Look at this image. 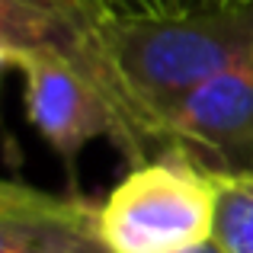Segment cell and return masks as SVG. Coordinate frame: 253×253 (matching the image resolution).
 Returning <instances> with one entry per match:
<instances>
[{
  "mask_svg": "<svg viewBox=\"0 0 253 253\" xmlns=\"http://www.w3.org/2000/svg\"><path fill=\"white\" fill-rule=\"evenodd\" d=\"M55 48L103 93L116 144L135 167L161 151L164 125L189 93L253 58V0L179 16H81Z\"/></svg>",
  "mask_w": 253,
  "mask_h": 253,
  "instance_id": "1",
  "label": "cell"
},
{
  "mask_svg": "<svg viewBox=\"0 0 253 253\" xmlns=\"http://www.w3.org/2000/svg\"><path fill=\"white\" fill-rule=\"evenodd\" d=\"M215 173L179 151H157L128 167L99 202L109 253H189L211 241Z\"/></svg>",
  "mask_w": 253,
  "mask_h": 253,
  "instance_id": "2",
  "label": "cell"
},
{
  "mask_svg": "<svg viewBox=\"0 0 253 253\" xmlns=\"http://www.w3.org/2000/svg\"><path fill=\"white\" fill-rule=\"evenodd\" d=\"M3 64L23 74L26 116L32 128L68 161V167L93 138L116 141V116L109 103L68 51L39 45L16 51Z\"/></svg>",
  "mask_w": 253,
  "mask_h": 253,
  "instance_id": "3",
  "label": "cell"
},
{
  "mask_svg": "<svg viewBox=\"0 0 253 253\" xmlns=\"http://www.w3.org/2000/svg\"><path fill=\"white\" fill-rule=\"evenodd\" d=\"M161 151H179L211 173L253 170V58L179 103L164 125Z\"/></svg>",
  "mask_w": 253,
  "mask_h": 253,
  "instance_id": "4",
  "label": "cell"
},
{
  "mask_svg": "<svg viewBox=\"0 0 253 253\" xmlns=\"http://www.w3.org/2000/svg\"><path fill=\"white\" fill-rule=\"evenodd\" d=\"M0 253H109L99 234V205L6 179L0 186Z\"/></svg>",
  "mask_w": 253,
  "mask_h": 253,
  "instance_id": "5",
  "label": "cell"
},
{
  "mask_svg": "<svg viewBox=\"0 0 253 253\" xmlns=\"http://www.w3.org/2000/svg\"><path fill=\"white\" fill-rule=\"evenodd\" d=\"M211 241L224 253H253V170L215 173Z\"/></svg>",
  "mask_w": 253,
  "mask_h": 253,
  "instance_id": "6",
  "label": "cell"
},
{
  "mask_svg": "<svg viewBox=\"0 0 253 253\" xmlns=\"http://www.w3.org/2000/svg\"><path fill=\"white\" fill-rule=\"evenodd\" d=\"M202 10L199 0H103V13L109 16H179Z\"/></svg>",
  "mask_w": 253,
  "mask_h": 253,
  "instance_id": "7",
  "label": "cell"
},
{
  "mask_svg": "<svg viewBox=\"0 0 253 253\" xmlns=\"http://www.w3.org/2000/svg\"><path fill=\"white\" fill-rule=\"evenodd\" d=\"M202 10H224V6H234V3H244V0H199Z\"/></svg>",
  "mask_w": 253,
  "mask_h": 253,
  "instance_id": "8",
  "label": "cell"
},
{
  "mask_svg": "<svg viewBox=\"0 0 253 253\" xmlns=\"http://www.w3.org/2000/svg\"><path fill=\"white\" fill-rule=\"evenodd\" d=\"M68 3H77V6H84V10H90V13H103V0H68Z\"/></svg>",
  "mask_w": 253,
  "mask_h": 253,
  "instance_id": "9",
  "label": "cell"
},
{
  "mask_svg": "<svg viewBox=\"0 0 253 253\" xmlns=\"http://www.w3.org/2000/svg\"><path fill=\"white\" fill-rule=\"evenodd\" d=\"M189 253H224V250L218 247L215 241H209V244H202V247H196V250H189Z\"/></svg>",
  "mask_w": 253,
  "mask_h": 253,
  "instance_id": "10",
  "label": "cell"
}]
</instances>
